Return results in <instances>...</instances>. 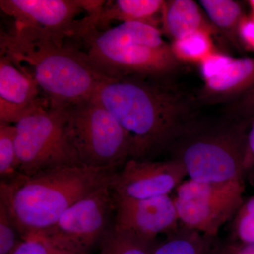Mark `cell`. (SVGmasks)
<instances>
[{"label":"cell","instance_id":"obj_1","mask_svg":"<svg viewBox=\"0 0 254 254\" xmlns=\"http://www.w3.org/2000/svg\"><path fill=\"white\" fill-rule=\"evenodd\" d=\"M92 98L123 127L136 160H149L190 130L192 100L167 79L105 77Z\"/></svg>","mask_w":254,"mask_h":254},{"label":"cell","instance_id":"obj_2","mask_svg":"<svg viewBox=\"0 0 254 254\" xmlns=\"http://www.w3.org/2000/svg\"><path fill=\"white\" fill-rule=\"evenodd\" d=\"M0 51L36 81L50 106L66 108L91 99L106 77L71 44L14 24L1 32Z\"/></svg>","mask_w":254,"mask_h":254},{"label":"cell","instance_id":"obj_3","mask_svg":"<svg viewBox=\"0 0 254 254\" xmlns=\"http://www.w3.org/2000/svg\"><path fill=\"white\" fill-rule=\"evenodd\" d=\"M117 171L86 166L64 167L1 180L0 203L23 241L54 225L74 203L106 182Z\"/></svg>","mask_w":254,"mask_h":254},{"label":"cell","instance_id":"obj_4","mask_svg":"<svg viewBox=\"0 0 254 254\" xmlns=\"http://www.w3.org/2000/svg\"><path fill=\"white\" fill-rule=\"evenodd\" d=\"M71 38L75 41L71 46L106 77L167 79L181 65L161 30L148 23H122L103 31L92 28L75 32Z\"/></svg>","mask_w":254,"mask_h":254},{"label":"cell","instance_id":"obj_5","mask_svg":"<svg viewBox=\"0 0 254 254\" xmlns=\"http://www.w3.org/2000/svg\"><path fill=\"white\" fill-rule=\"evenodd\" d=\"M66 109L41 107L15 124L20 174L31 176L53 169L83 166L68 133Z\"/></svg>","mask_w":254,"mask_h":254},{"label":"cell","instance_id":"obj_6","mask_svg":"<svg viewBox=\"0 0 254 254\" xmlns=\"http://www.w3.org/2000/svg\"><path fill=\"white\" fill-rule=\"evenodd\" d=\"M68 133L83 166L118 171L131 158L126 132L94 98L66 108Z\"/></svg>","mask_w":254,"mask_h":254},{"label":"cell","instance_id":"obj_7","mask_svg":"<svg viewBox=\"0 0 254 254\" xmlns=\"http://www.w3.org/2000/svg\"><path fill=\"white\" fill-rule=\"evenodd\" d=\"M245 124L189 136L176 160L190 180L211 184H244Z\"/></svg>","mask_w":254,"mask_h":254},{"label":"cell","instance_id":"obj_8","mask_svg":"<svg viewBox=\"0 0 254 254\" xmlns=\"http://www.w3.org/2000/svg\"><path fill=\"white\" fill-rule=\"evenodd\" d=\"M111 182L78 200L54 225L33 237L63 250L90 253L95 245L101 244L110 229V218L116 208Z\"/></svg>","mask_w":254,"mask_h":254},{"label":"cell","instance_id":"obj_9","mask_svg":"<svg viewBox=\"0 0 254 254\" xmlns=\"http://www.w3.org/2000/svg\"><path fill=\"white\" fill-rule=\"evenodd\" d=\"M176 189L174 202L180 221L187 229L211 238L243 204L244 184L204 183L190 179Z\"/></svg>","mask_w":254,"mask_h":254},{"label":"cell","instance_id":"obj_10","mask_svg":"<svg viewBox=\"0 0 254 254\" xmlns=\"http://www.w3.org/2000/svg\"><path fill=\"white\" fill-rule=\"evenodd\" d=\"M105 4V1L88 0H1L0 7L14 18L16 26L38 32L63 45L78 14L85 11L93 14Z\"/></svg>","mask_w":254,"mask_h":254},{"label":"cell","instance_id":"obj_11","mask_svg":"<svg viewBox=\"0 0 254 254\" xmlns=\"http://www.w3.org/2000/svg\"><path fill=\"white\" fill-rule=\"evenodd\" d=\"M186 175L176 159L155 162L130 158L114 175L111 186L117 198L147 199L169 195Z\"/></svg>","mask_w":254,"mask_h":254},{"label":"cell","instance_id":"obj_12","mask_svg":"<svg viewBox=\"0 0 254 254\" xmlns=\"http://www.w3.org/2000/svg\"><path fill=\"white\" fill-rule=\"evenodd\" d=\"M115 198L114 230L152 242L160 234L177 232L180 220L174 199L169 195L141 200Z\"/></svg>","mask_w":254,"mask_h":254},{"label":"cell","instance_id":"obj_13","mask_svg":"<svg viewBox=\"0 0 254 254\" xmlns=\"http://www.w3.org/2000/svg\"><path fill=\"white\" fill-rule=\"evenodd\" d=\"M50 105L36 81L0 55V123H17L41 107Z\"/></svg>","mask_w":254,"mask_h":254},{"label":"cell","instance_id":"obj_14","mask_svg":"<svg viewBox=\"0 0 254 254\" xmlns=\"http://www.w3.org/2000/svg\"><path fill=\"white\" fill-rule=\"evenodd\" d=\"M164 0H118L105 3L103 7L88 14L73 25L72 32L83 31L109 24L111 21L122 23L141 22L158 27L161 24Z\"/></svg>","mask_w":254,"mask_h":254},{"label":"cell","instance_id":"obj_15","mask_svg":"<svg viewBox=\"0 0 254 254\" xmlns=\"http://www.w3.org/2000/svg\"><path fill=\"white\" fill-rule=\"evenodd\" d=\"M204 81L198 94L204 103L239 98L254 88V58H233L221 72Z\"/></svg>","mask_w":254,"mask_h":254},{"label":"cell","instance_id":"obj_16","mask_svg":"<svg viewBox=\"0 0 254 254\" xmlns=\"http://www.w3.org/2000/svg\"><path fill=\"white\" fill-rule=\"evenodd\" d=\"M161 25L163 31L173 41L198 31H208L212 34L216 31L193 0L164 1Z\"/></svg>","mask_w":254,"mask_h":254},{"label":"cell","instance_id":"obj_17","mask_svg":"<svg viewBox=\"0 0 254 254\" xmlns=\"http://www.w3.org/2000/svg\"><path fill=\"white\" fill-rule=\"evenodd\" d=\"M188 231L172 234L168 240L156 245L153 254H216L211 237L200 232Z\"/></svg>","mask_w":254,"mask_h":254},{"label":"cell","instance_id":"obj_18","mask_svg":"<svg viewBox=\"0 0 254 254\" xmlns=\"http://www.w3.org/2000/svg\"><path fill=\"white\" fill-rule=\"evenodd\" d=\"M211 33L198 31L170 43L173 55L180 63L199 64L216 52Z\"/></svg>","mask_w":254,"mask_h":254},{"label":"cell","instance_id":"obj_19","mask_svg":"<svg viewBox=\"0 0 254 254\" xmlns=\"http://www.w3.org/2000/svg\"><path fill=\"white\" fill-rule=\"evenodd\" d=\"M199 2L214 26L232 38H238L239 24L245 15L238 2L232 0H200Z\"/></svg>","mask_w":254,"mask_h":254},{"label":"cell","instance_id":"obj_20","mask_svg":"<svg viewBox=\"0 0 254 254\" xmlns=\"http://www.w3.org/2000/svg\"><path fill=\"white\" fill-rule=\"evenodd\" d=\"M100 254H153L156 244L110 227L102 241Z\"/></svg>","mask_w":254,"mask_h":254},{"label":"cell","instance_id":"obj_21","mask_svg":"<svg viewBox=\"0 0 254 254\" xmlns=\"http://www.w3.org/2000/svg\"><path fill=\"white\" fill-rule=\"evenodd\" d=\"M16 148V127L0 123V176L9 180L20 175Z\"/></svg>","mask_w":254,"mask_h":254},{"label":"cell","instance_id":"obj_22","mask_svg":"<svg viewBox=\"0 0 254 254\" xmlns=\"http://www.w3.org/2000/svg\"><path fill=\"white\" fill-rule=\"evenodd\" d=\"M23 242L7 210L0 203V254H13Z\"/></svg>","mask_w":254,"mask_h":254},{"label":"cell","instance_id":"obj_23","mask_svg":"<svg viewBox=\"0 0 254 254\" xmlns=\"http://www.w3.org/2000/svg\"><path fill=\"white\" fill-rule=\"evenodd\" d=\"M237 213L235 222L237 242L254 245V197L243 203Z\"/></svg>","mask_w":254,"mask_h":254},{"label":"cell","instance_id":"obj_24","mask_svg":"<svg viewBox=\"0 0 254 254\" xmlns=\"http://www.w3.org/2000/svg\"><path fill=\"white\" fill-rule=\"evenodd\" d=\"M13 254H91V253H76L70 251L63 250L51 245L49 242L38 238L32 237L24 240Z\"/></svg>","mask_w":254,"mask_h":254},{"label":"cell","instance_id":"obj_25","mask_svg":"<svg viewBox=\"0 0 254 254\" xmlns=\"http://www.w3.org/2000/svg\"><path fill=\"white\" fill-rule=\"evenodd\" d=\"M233 58L225 54L215 52L209 55L199 64L200 74L204 81L219 74Z\"/></svg>","mask_w":254,"mask_h":254},{"label":"cell","instance_id":"obj_26","mask_svg":"<svg viewBox=\"0 0 254 254\" xmlns=\"http://www.w3.org/2000/svg\"><path fill=\"white\" fill-rule=\"evenodd\" d=\"M237 36L244 47L254 52V17L245 15L241 20L237 30Z\"/></svg>","mask_w":254,"mask_h":254},{"label":"cell","instance_id":"obj_27","mask_svg":"<svg viewBox=\"0 0 254 254\" xmlns=\"http://www.w3.org/2000/svg\"><path fill=\"white\" fill-rule=\"evenodd\" d=\"M232 112L245 118H254V88L237 98L232 106Z\"/></svg>","mask_w":254,"mask_h":254},{"label":"cell","instance_id":"obj_28","mask_svg":"<svg viewBox=\"0 0 254 254\" xmlns=\"http://www.w3.org/2000/svg\"><path fill=\"white\" fill-rule=\"evenodd\" d=\"M254 168V118L250 131L246 139L245 157H244V172L247 173Z\"/></svg>","mask_w":254,"mask_h":254},{"label":"cell","instance_id":"obj_29","mask_svg":"<svg viewBox=\"0 0 254 254\" xmlns=\"http://www.w3.org/2000/svg\"><path fill=\"white\" fill-rule=\"evenodd\" d=\"M216 254H254V245L234 242L221 249L217 247Z\"/></svg>","mask_w":254,"mask_h":254},{"label":"cell","instance_id":"obj_30","mask_svg":"<svg viewBox=\"0 0 254 254\" xmlns=\"http://www.w3.org/2000/svg\"><path fill=\"white\" fill-rule=\"evenodd\" d=\"M248 4L250 5L251 11H252L251 15L254 17V0H250L248 1Z\"/></svg>","mask_w":254,"mask_h":254}]
</instances>
